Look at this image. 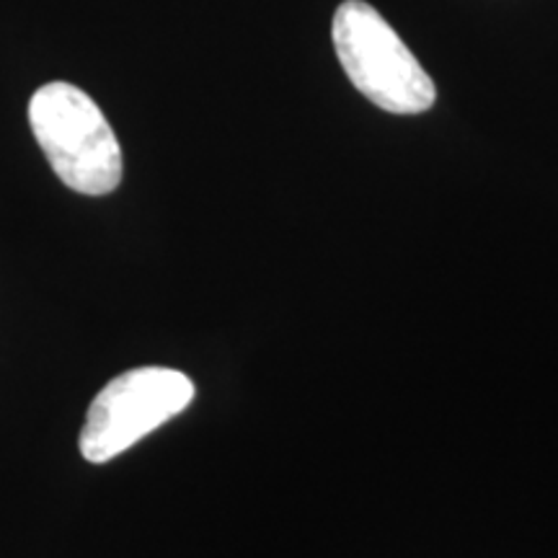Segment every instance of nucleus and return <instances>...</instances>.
Returning <instances> with one entry per match:
<instances>
[{"label": "nucleus", "mask_w": 558, "mask_h": 558, "mask_svg": "<svg viewBox=\"0 0 558 558\" xmlns=\"http://www.w3.org/2000/svg\"><path fill=\"white\" fill-rule=\"evenodd\" d=\"M29 124L52 171L70 190L101 197L120 186V140L86 90L62 81L47 83L32 96Z\"/></svg>", "instance_id": "nucleus-1"}, {"label": "nucleus", "mask_w": 558, "mask_h": 558, "mask_svg": "<svg viewBox=\"0 0 558 558\" xmlns=\"http://www.w3.org/2000/svg\"><path fill=\"white\" fill-rule=\"evenodd\" d=\"M333 47L352 86L383 111L422 114L437 101L427 70L365 0H344L333 13Z\"/></svg>", "instance_id": "nucleus-2"}, {"label": "nucleus", "mask_w": 558, "mask_h": 558, "mask_svg": "<svg viewBox=\"0 0 558 558\" xmlns=\"http://www.w3.org/2000/svg\"><path fill=\"white\" fill-rule=\"evenodd\" d=\"M194 401V383L171 367H137L111 378L90 403L81 432V456L109 463L163 427Z\"/></svg>", "instance_id": "nucleus-3"}]
</instances>
